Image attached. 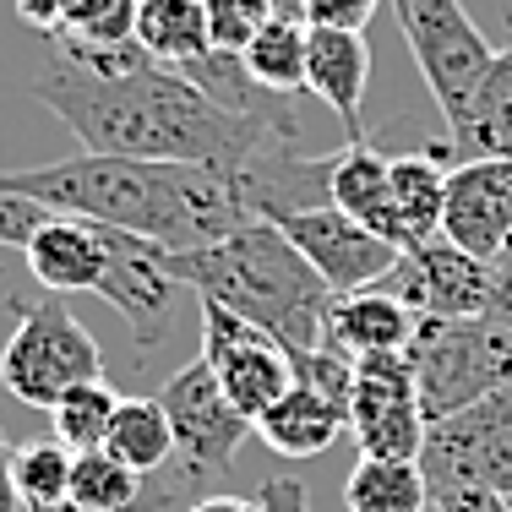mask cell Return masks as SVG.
I'll return each mask as SVG.
<instances>
[{"mask_svg":"<svg viewBox=\"0 0 512 512\" xmlns=\"http://www.w3.org/2000/svg\"><path fill=\"white\" fill-rule=\"evenodd\" d=\"M33 99L50 104L82 153L153 158V164H202L240 186L267 153L295 148L300 126L289 109L278 115H235L213 104L186 71L142 60L126 77H93L50 50V66L33 82Z\"/></svg>","mask_w":512,"mask_h":512,"instance_id":"1","label":"cell"},{"mask_svg":"<svg viewBox=\"0 0 512 512\" xmlns=\"http://www.w3.org/2000/svg\"><path fill=\"white\" fill-rule=\"evenodd\" d=\"M0 191L28 197L50 213L126 229L164 251H197L251 224L240 186L202 164H153V158L77 153L60 164L0 169Z\"/></svg>","mask_w":512,"mask_h":512,"instance_id":"2","label":"cell"},{"mask_svg":"<svg viewBox=\"0 0 512 512\" xmlns=\"http://www.w3.org/2000/svg\"><path fill=\"white\" fill-rule=\"evenodd\" d=\"M164 273L180 289H191L197 300H213V306L267 327L295 355L322 349L333 289L284 240V229L267 224V218H251V224H240L235 235L213 240V246L164 251Z\"/></svg>","mask_w":512,"mask_h":512,"instance_id":"3","label":"cell"},{"mask_svg":"<svg viewBox=\"0 0 512 512\" xmlns=\"http://www.w3.org/2000/svg\"><path fill=\"white\" fill-rule=\"evenodd\" d=\"M425 425L485 404L512 382V327L496 316H420L409 338Z\"/></svg>","mask_w":512,"mask_h":512,"instance_id":"4","label":"cell"},{"mask_svg":"<svg viewBox=\"0 0 512 512\" xmlns=\"http://www.w3.org/2000/svg\"><path fill=\"white\" fill-rule=\"evenodd\" d=\"M17 327L0 344V387L17 404L50 414L71 387L104 382V349L88 327L71 316L66 295L17 300Z\"/></svg>","mask_w":512,"mask_h":512,"instance_id":"5","label":"cell"},{"mask_svg":"<svg viewBox=\"0 0 512 512\" xmlns=\"http://www.w3.org/2000/svg\"><path fill=\"white\" fill-rule=\"evenodd\" d=\"M387 6L398 11V28H404V39H409L414 66H420L436 109H442L447 131H453L463 120V109H469V99L480 93L496 50L469 22L463 0H387Z\"/></svg>","mask_w":512,"mask_h":512,"instance_id":"6","label":"cell"},{"mask_svg":"<svg viewBox=\"0 0 512 512\" xmlns=\"http://www.w3.org/2000/svg\"><path fill=\"white\" fill-rule=\"evenodd\" d=\"M158 404H164L169 431H175V469L186 474L202 496H213L207 480H218V474L235 469L240 442H246L256 425L229 404V393L218 387L213 365H207L202 355L169 376L164 393H158Z\"/></svg>","mask_w":512,"mask_h":512,"instance_id":"7","label":"cell"},{"mask_svg":"<svg viewBox=\"0 0 512 512\" xmlns=\"http://www.w3.org/2000/svg\"><path fill=\"white\" fill-rule=\"evenodd\" d=\"M420 469L436 491H496L512 496V382L485 404L425 431Z\"/></svg>","mask_w":512,"mask_h":512,"instance_id":"8","label":"cell"},{"mask_svg":"<svg viewBox=\"0 0 512 512\" xmlns=\"http://www.w3.org/2000/svg\"><path fill=\"white\" fill-rule=\"evenodd\" d=\"M202 360L213 365L218 387L251 425L295 387V349L213 300H202Z\"/></svg>","mask_w":512,"mask_h":512,"instance_id":"9","label":"cell"},{"mask_svg":"<svg viewBox=\"0 0 512 512\" xmlns=\"http://www.w3.org/2000/svg\"><path fill=\"white\" fill-rule=\"evenodd\" d=\"M376 289L398 295L414 316H496L502 311V267L458 251L442 235L404 251Z\"/></svg>","mask_w":512,"mask_h":512,"instance_id":"10","label":"cell"},{"mask_svg":"<svg viewBox=\"0 0 512 512\" xmlns=\"http://www.w3.org/2000/svg\"><path fill=\"white\" fill-rule=\"evenodd\" d=\"M425 409L409 355H371L355 360V393H349V436L360 458L420 463L425 453Z\"/></svg>","mask_w":512,"mask_h":512,"instance_id":"11","label":"cell"},{"mask_svg":"<svg viewBox=\"0 0 512 512\" xmlns=\"http://www.w3.org/2000/svg\"><path fill=\"white\" fill-rule=\"evenodd\" d=\"M273 224L284 229L289 246H295L316 273H322V284L333 289V295L376 289L387 273H393L398 256H404L398 246H387L382 235H371L365 224H355L349 213H338L333 202H327V207H306V213H284V218H273Z\"/></svg>","mask_w":512,"mask_h":512,"instance_id":"12","label":"cell"},{"mask_svg":"<svg viewBox=\"0 0 512 512\" xmlns=\"http://www.w3.org/2000/svg\"><path fill=\"white\" fill-rule=\"evenodd\" d=\"M442 240L480 262L512 251V158H463L447 169Z\"/></svg>","mask_w":512,"mask_h":512,"instance_id":"13","label":"cell"},{"mask_svg":"<svg viewBox=\"0 0 512 512\" xmlns=\"http://www.w3.org/2000/svg\"><path fill=\"white\" fill-rule=\"evenodd\" d=\"M99 300H109L126 316L131 338H137V355H153L169 338L175 300H180V284L164 273V246L137 240L126 229H109V273L99 284Z\"/></svg>","mask_w":512,"mask_h":512,"instance_id":"14","label":"cell"},{"mask_svg":"<svg viewBox=\"0 0 512 512\" xmlns=\"http://www.w3.org/2000/svg\"><path fill=\"white\" fill-rule=\"evenodd\" d=\"M22 262L44 284V295H99L109 273V229L88 224V218L50 213L39 235L22 246Z\"/></svg>","mask_w":512,"mask_h":512,"instance_id":"15","label":"cell"},{"mask_svg":"<svg viewBox=\"0 0 512 512\" xmlns=\"http://www.w3.org/2000/svg\"><path fill=\"white\" fill-rule=\"evenodd\" d=\"M458 164L453 142H431L420 153L393 158V202H387V240L398 251H414L442 235V202H447V169Z\"/></svg>","mask_w":512,"mask_h":512,"instance_id":"16","label":"cell"},{"mask_svg":"<svg viewBox=\"0 0 512 512\" xmlns=\"http://www.w3.org/2000/svg\"><path fill=\"white\" fill-rule=\"evenodd\" d=\"M414 316L398 295L387 289H355V295H333L322 327V349L344 360H371V355H404L414 338Z\"/></svg>","mask_w":512,"mask_h":512,"instance_id":"17","label":"cell"},{"mask_svg":"<svg viewBox=\"0 0 512 512\" xmlns=\"http://www.w3.org/2000/svg\"><path fill=\"white\" fill-rule=\"evenodd\" d=\"M365 88H371V44L365 33L349 28H311V55H306V93H316L338 120L349 142H365Z\"/></svg>","mask_w":512,"mask_h":512,"instance_id":"18","label":"cell"},{"mask_svg":"<svg viewBox=\"0 0 512 512\" xmlns=\"http://www.w3.org/2000/svg\"><path fill=\"white\" fill-rule=\"evenodd\" d=\"M344 431H349V409L333 404L327 393H316L306 382H295L262 420H256V436H262L278 458H322Z\"/></svg>","mask_w":512,"mask_h":512,"instance_id":"19","label":"cell"},{"mask_svg":"<svg viewBox=\"0 0 512 512\" xmlns=\"http://www.w3.org/2000/svg\"><path fill=\"white\" fill-rule=\"evenodd\" d=\"M327 202L349 213L371 235L387 240V202H393V158L371 142H344L333 153V175H327ZM393 246V240H387Z\"/></svg>","mask_w":512,"mask_h":512,"instance_id":"20","label":"cell"},{"mask_svg":"<svg viewBox=\"0 0 512 512\" xmlns=\"http://www.w3.org/2000/svg\"><path fill=\"white\" fill-rule=\"evenodd\" d=\"M447 142H453L458 164L463 158H512V44L496 50L480 93L469 99L458 126L447 131Z\"/></svg>","mask_w":512,"mask_h":512,"instance_id":"21","label":"cell"},{"mask_svg":"<svg viewBox=\"0 0 512 512\" xmlns=\"http://www.w3.org/2000/svg\"><path fill=\"white\" fill-rule=\"evenodd\" d=\"M137 44L158 66H175V71L213 55L202 0H137Z\"/></svg>","mask_w":512,"mask_h":512,"instance_id":"22","label":"cell"},{"mask_svg":"<svg viewBox=\"0 0 512 512\" xmlns=\"http://www.w3.org/2000/svg\"><path fill=\"white\" fill-rule=\"evenodd\" d=\"M109 458H120L126 469L137 474H164L175 463V431H169V414L158 398H120L115 420H109Z\"/></svg>","mask_w":512,"mask_h":512,"instance_id":"23","label":"cell"},{"mask_svg":"<svg viewBox=\"0 0 512 512\" xmlns=\"http://www.w3.org/2000/svg\"><path fill=\"white\" fill-rule=\"evenodd\" d=\"M344 507L349 512H431L436 496L420 463L360 458L344 480Z\"/></svg>","mask_w":512,"mask_h":512,"instance_id":"24","label":"cell"},{"mask_svg":"<svg viewBox=\"0 0 512 512\" xmlns=\"http://www.w3.org/2000/svg\"><path fill=\"white\" fill-rule=\"evenodd\" d=\"M306 55H311V28L300 17H273L262 33L246 44V71L262 93L289 99V93L306 88Z\"/></svg>","mask_w":512,"mask_h":512,"instance_id":"25","label":"cell"},{"mask_svg":"<svg viewBox=\"0 0 512 512\" xmlns=\"http://www.w3.org/2000/svg\"><path fill=\"white\" fill-rule=\"evenodd\" d=\"M71 458L66 447L55 442H22L11 453V485H17V507L22 512H44V507H60L71 496Z\"/></svg>","mask_w":512,"mask_h":512,"instance_id":"26","label":"cell"},{"mask_svg":"<svg viewBox=\"0 0 512 512\" xmlns=\"http://www.w3.org/2000/svg\"><path fill=\"white\" fill-rule=\"evenodd\" d=\"M120 409V393L109 382H88V387H71L66 398L50 409V425H55V442L66 453H99L109 442V420Z\"/></svg>","mask_w":512,"mask_h":512,"instance_id":"27","label":"cell"},{"mask_svg":"<svg viewBox=\"0 0 512 512\" xmlns=\"http://www.w3.org/2000/svg\"><path fill=\"white\" fill-rule=\"evenodd\" d=\"M202 11H207V39L224 55H246V44L278 17L273 0H202Z\"/></svg>","mask_w":512,"mask_h":512,"instance_id":"28","label":"cell"},{"mask_svg":"<svg viewBox=\"0 0 512 512\" xmlns=\"http://www.w3.org/2000/svg\"><path fill=\"white\" fill-rule=\"evenodd\" d=\"M295 382L316 387V393H327L333 404L349 409V393H355V360L333 355V349H306V355H295Z\"/></svg>","mask_w":512,"mask_h":512,"instance_id":"29","label":"cell"},{"mask_svg":"<svg viewBox=\"0 0 512 512\" xmlns=\"http://www.w3.org/2000/svg\"><path fill=\"white\" fill-rule=\"evenodd\" d=\"M382 0H300V22L306 28H349L365 33V22L376 17Z\"/></svg>","mask_w":512,"mask_h":512,"instance_id":"30","label":"cell"},{"mask_svg":"<svg viewBox=\"0 0 512 512\" xmlns=\"http://www.w3.org/2000/svg\"><path fill=\"white\" fill-rule=\"evenodd\" d=\"M256 502H262V512H311L306 485H300V480H289V474H273V480H262Z\"/></svg>","mask_w":512,"mask_h":512,"instance_id":"31","label":"cell"},{"mask_svg":"<svg viewBox=\"0 0 512 512\" xmlns=\"http://www.w3.org/2000/svg\"><path fill=\"white\" fill-rule=\"evenodd\" d=\"M436 507L442 512H512V496H496V491H436Z\"/></svg>","mask_w":512,"mask_h":512,"instance_id":"32","label":"cell"},{"mask_svg":"<svg viewBox=\"0 0 512 512\" xmlns=\"http://www.w3.org/2000/svg\"><path fill=\"white\" fill-rule=\"evenodd\" d=\"M71 6H77V0H17L22 22L39 28V33H60V22L71 17Z\"/></svg>","mask_w":512,"mask_h":512,"instance_id":"33","label":"cell"},{"mask_svg":"<svg viewBox=\"0 0 512 512\" xmlns=\"http://www.w3.org/2000/svg\"><path fill=\"white\" fill-rule=\"evenodd\" d=\"M186 512H262V502H251V496H224V491H213V496H202V502H191Z\"/></svg>","mask_w":512,"mask_h":512,"instance_id":"34","label":"cell"},{"mask_svg":"<svg viewBox=\"0 0 512 512\" xmlns=\"http://www.w3.org/2000/svg\"><path fill=\"white\" fill-rule=\"evenodd\" d=\"M11 453H17V447H11L6 431H0V512H22L17 507V485H11Z\"/></svg>","mask_w":512,"mask_h":512,"instance_id":"35","label":"cell"},{"mask_svg":"<svg viewBox=\"0 0 512 512\" xmlns=\"http://www.w3.org/2000/svg\"><path fill=\"white\" fill-rule=\"evenodd\" d=\"M507 33H512V17H507Z\"/></svg>","mask_w":512,"mask_h":512,"instance_id":"36","label":"cell"},{"mask_svg":"<svg viewBox=\"0 0 512 512\" xmlns=\"http://www.w3.org/2000/svg\"><path fill=\"white\" fill-rule=\"evenodd\" d=\"M431 512H442V507H431Z\"/></svg>","mask_w":512,"mask_h":512,"instance_id":"37","label":"cell"}]
</instances>
